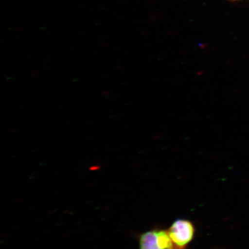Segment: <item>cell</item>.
<instances>
[{"label": "cell", "instance_id": "1", "mask_svg": "<svg viewBox=\"0 0 249 249\" xmlns=\"http://www.w3.org/2000/svg\"><path fill=\"white\" fill-rule=\"evenodd\" d=\"M140 249H181L177 247L169 232L153 230L142 233L139 238Z\"/></svg>", "mask_w": 249, "mask_h": 249}, {"label": "cell", "instance_id": "2", "mask_svg": "<svg viewBox=\"0 0 249 249\" xmlns=\"http://www.w3.org/2000/svg\"><path fill=\"white\" fill-rule=\"evenodd\" d=\"M167 231L176 247L183 249L194 239L195 230L191 221L178 219L171 225Z\"/></svg>", "mask_w": 249, "mask_h": 249}, {"label": "cell", "instance_id": "3", "mask_svg": "<svg viewBox=\"0 0 249 249\" xmlns=\"http://www.w3.org/2000/svg\"><path fill=\"white\" fill-rule=\"evenodd\" d=\"M231 1H236V0H231Z\"/></svg>", "mask_w": 249, "mask_h": 249}]
</instances>
